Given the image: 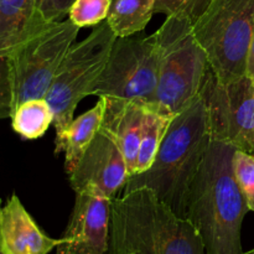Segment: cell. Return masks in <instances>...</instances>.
I'll list each match as a JSON object with an SVG mask.
<instances>
[{
  "mask_svg": "<svg viewBox=\"0 0 254 254\" xmlns=\"http://www.w3.org/2000/svg\"><path fill=\"white\" fill-rule=\"evenodd\" d=\"M230 144L211 140L186 198V216L206 254H243L241 230L250 211L233 173Z\"/></svg>",
  "mask_w": 254,
  "mask_h": 254,
  "instance_id": "6da1fadb",
  "label": "cell"
},
{
  "mask_svg": "<svg viewBox=\"0 0 254 254\" xmlns=\"http://www.w3.org/2000/svg\"><path fill=\"white\" fill-rule=\"evenodd\" d=\"M108 254H206L188 218L176 215L148 188L112 201Z\"/></svg>",
  "mask_w": 254,
  "mask_h": 254,
  "instance_id": "7a4b0ae2",
  "label": "cell"
},
{
  "mask_svg": "<svg viewBox=\"0 0 254 254\" xmlns=\"http://www.w3.org/2000/svg\"><path fill=\"white\" fill-rule=\"evenodd\" d=\"M211 143L205 104L200 96L175 114L148 170L129 176L124 192L148 188L176 215L185 218L191 183Z\"/></svg>",
  "mask_w": 254,
  "mask_h": 254,
  "instance_id": "3957f363",
  "label": "cell"
},
{
  "mask_svg": "<svg viewBox=\"0 0 254 254\" xmlns=\"http://www.w3.org/2000/svg\"><path fill=\"white\" fill-rule=\"evenodd\" d=\"M154 34L158 45L156 106L175 116L200 96L210 64L189 20L166 16Z\"/></svg>",
  "mask_w": 254,
  "mask_h": 254,
  "instance_id": "277c9868",
  "label": "cell"
},
{
  "mask_svg": "<svg viewBox=\"0 0 254 254\" xmlns=\"http://www.w3.org/2000/svg\"><path fill=\"white\" fill-rule=\"evenodd\" d=\"M196 40L222 83L247 74V60L254 37V0H211L192 24Z\"/></svg>",
  "mask_w": 254,
  "mask_h": 254,
  "instance_id": "5b68a950",
  "label": "cell"
},
{
  "mask_svg": "<svg viewBox=\"0 0 254 254\" xmlns=\"http://www.w3.org/2000/svg\"><path fill=\"white\" fill-rule=\"evenodd\" d=\"M116 40L117 35L106 20L94 26L86 39L74 44L64 56L45 96L54 112L55 143L61 140L74 119L79 102L92 96Z\"/></svg>",
  "mask_w": 254,
  "mask_h": 254,
  "instance_id": "8992f818",
  "label": "cell"
},
{
  "mask_svg": "<svg viewBox=\"0 0 254 254\" xmlns=\"http://www.w3.org/2000/svg\"><path fill=\"white\" fill-rule=\"evenodd\" d=\"M158 45L148 37H117L92 96L156 104Z\"/></svg>",
  "mask_w": 254,
  "mask_h": 254,
  "instance_id": "52a82bcc",
  "label": "cell"
},
{
  "mask_svg": "<svg viewBox=\"0 0 254 254\" xmlns=\"http://www.w3.org/2000/svg\"><path fill=\"white\" fill-rule=\"evenodd\" d=\"M78 32L69 19L54 22L9 55L15 108L29 99L45 98Z\"/></svg>",
  "mask_w": 254,
  "mask_h": 254,
  "instance_id": "ba28073f",
  "label": "cell"
},
{
  "mask_svg": "<svg viewBox=\"0 0 254 254\" xmlns=\"http://www.w3.org/2000/svg\"><path fill=\"white\" fill-rule=\"evenodd\" d=\"M211 140L254 154V82L247 74L222 83L207 72L200 92Z\"/></svg>",
  "mask_w": 254,
  "mask_h": 254,
  "instance_id": "9c48e42d",
  "label": "cell"
},
{
  "mask_svg": "<svg viewBox=\"0 0 254 254\" xmlns=\"http://www.w3.org/2000/svg\"><path fill=\"white\" fill-rule=\"evenodd\" d=\"M112 201L93 189L77 191L56 254H108Z\"/></svg>",
  "mask_w": 254,
  "mask_h": 254,
  "instance_id": "30bf717a",
  "label": "cell"
},
{
  "mask_svg": "<svg viewBox=\"0 0 254 254\" xmlns=\"http://www.w3.org/2000/svg\"><path fill=\"white\" fill-rule=\"evenodd\" d=\"M130 173L113 136L101 127L74 170L68 175L74 192L86 189L99 191L111 200L124 189Z\"/></svg>",
  "mask_w": 254,
  "mask_h": 254,
  "instance_id": "8fae6325",
  "label": "cell"
},
{
  "mask_svg": "<svg viewBox=\"0 0 254 254\" xmlns=\"http://www.w3.org/2000/svg\"><path fill=\"white\" fill-rule=\"evenodd\" d=\"M0 238L6 254H49L62 243L44 233L15 192L1 206Z\"/></svg>",
  "mask_w": 254,
  "mask_h": 254,
  "instance_id": "7c38bea8",
  "label": "cell"
},
{
  "mask_svg": "<svg viewBox=\"0 0 254 254\" xmlns=\"http://www.w3.org/2000/svg\"><path fill=\"white\" fill-rule=\"evenodd\" d=\"M51 24L36 0H0V56H9Z\"/></svg>",
  "mask_w": 254,
  "mask_h": 254,
  "instance_id": "4fadbf2b",
  "label": "cell"
},
{
  "mask_svg": "<svg viewBox=\"0 0 254 254\" xmlns=\"http://www.w3.org/2000/svg\"><path fill=\"white\" fill-rule=\"evenodd\" d=\"M106 99V114L101 127L117 141L127 161L129 173L133 175L136 169L145 106L123 99Z\"/></svg>",
  "mask_w": 254,
  "mask_h": 254,
  "instance_id": "5bb4252c",
  "label": "cell"
},
{
  "mask_svg": "<svg viewBox=\"0 0 254 254\" xmlns=\"http://www.w3.org/2000/svg\"><path fill=\"white\" fill-rule=\"evenodd\" d=\"M107 99L99 98L93 108L74 118L60 141L55 143V154L64 153V170L72 173L101 129L106 114Z\"/></svg>",
  "mask_w": 254,
  "mask_h": 254,
  "instance_id": "9a60e30c",
  "label": "cell"
},
{
  "mask_svg": "<svg viewBox=\"0 0 254 254\" xmlns=\"http://www.w3.org/2000/svg\"><path fill=\"white\" fill-rule=\"evenodd\" d=\"M154 14L155 0H112L107 21L117 37H128L143 31Z\"/></svg>",
  "mask_w": 254,
  "mask_h": 254,
  "instance_id": "2e32d148",
  "label": "cell"
},
{
  "mask_svg": "<svg viewBox=\"0 0 254 254\" xmlns=\"http://www.w3.org/2000/svg\"><path fill=\"white\" fill-rule=\"evenodd\" d=\"M174 117L175 116L160 109L156 104L145 106L138 160H136V169L134 174H140L148 170L154 163L159 146Z\"/></svg>",
  "mask_w": 254,
  "mask_h": 254,
  "instance_id": "e0dca14e",
  "label": "cell"
},
{
  "mask_svg": "<svg viewBox=\"0 0 254 254\" xmlns=\"http://www.w3.org/2000/svg\"><path fill=\"white\" fill-rule=\"evenodd\" d=\"M10 119L15 133L25 140H36L54 124V112L45 98L29 99L14 109Z\"/></svg>",
  "mask_w": 254,
  "mask_h": 254,
  "instance_id": "ac0fdd59",
  "label": "cell"
},
{
  "mask_svg": "<svg viewBox=\"0 0 254 254\" xmlns=\"http://www.w3.org/2000/svg\"><path fill=\"white\" fill-rule=\"evenodd\" d=\"M112 0H74L68 19L79 29L97 26L107 20Z\"/></svg>",
  "mask_w": 254,
  "mask_h": 254,
  "instance_id": "d6986e66",
  "label": "cell"
},
{
  "mask_svg": "<svg viewBox=\"0 0 254 254\" xmlns=\"http://www.w3.org/2000/svg\"><path fill=\"white\" fill-rule=\"evenodd\" d=\"M233 173L250 211L254 212V154L236 149L233 154Z\"/></svg>",
  "mask_w": 254,
  "mask_h": 254,
  "instance_id": "ffe728a7",
  "label": "cell"
},
{
  "mask_svg": "<svg viewBox=\"0 0 254 254\" xmlns=\"http://www.w3.org/2000/svg\"><path fill=\"white\" fill-rule=\"evenodd\" d=\"M211 0H155V12L196 21L207 9Z\"/></svg>",
  "mask_w": 254,
  "mask_h": 254,
  "instance_id": "44dd1931",
  "label": "cell"
},
{
  "mask_svg": "<svg viewBox=\"0 0 254 254\" xmlns=\"http://www.w3.org/2000/svg\"><path fill=\"white\" fill-rule=\"evenodd\" d=\"M15 109L14 82L9 56H0V119L11 118Z\"/></svg>",
  "mask_w": 254,
  "mask_h": 254,
  "instance_id": "7402d4cb",
  "label": "cell"
},
{
  "mask_svg": "<svg viewBox=\"0 0 254 254\" xmlns=\"http://www.w3.org/2000/svg\"><path fill=\"white\" fill-rule=\"evenodd\" d=\"M74 0H36L37 9L40 10L45 19L49 21H62L66 15H68L69 7Z\"/></svg>",
  "mask_w": 254,
  "mask_h": 254,
  "instance_id": "603a6c76",
  "label": "cell"
},
{
  "mask_svg": "<svg viewBox=\"0 0 254 254\" xmlns=\"http://www.w3.org/2000/svg\"><path fill=\"white\" fill-rule=\"evenodd\" d=\"M247 76L251 77V79L254 82V37L251 44L250 54H248L247 60Z\"/></svg>",
  "mask_w": 254,
  "mask_h": 254,
  "instance_id": "cb8c5ba5",
  "label": "cell"
},
{
  "mask_svg": "<svg viewBox=\"0 0 254 254\" xmlns=\"http://www.w3.org/2000/svg\"><path fill=\"white\" fill-rule=\"evenodd\" d=\"M1 206H2V201H1V198H0V211H1ZM0 254H6V253H5L4 248H2V245H1V238H0Z\"/></svg>",
  "mask_w": 254,
  "mask_h": 254,
  "instance_id": "d4e9b609",
  "label": "cell"
},
{
  "mask_svg": "<svg viewBox=\"0 0 254 254\" xmlns=\"http://www.w3.org/2000/svg\"><path fill=\"white\" fill-rule=\"evenodd\" d=\"M243 254H254V248H253V250L252 251H250V252H243Z\"/></svg>",
  "mask_w": 254,
  "mask_h": 254,
  "instance_id": "484cf974",
  "label": "cell"
}]
</instances>
